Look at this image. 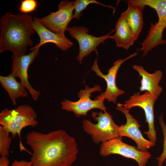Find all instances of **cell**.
<instances>
[{
  "label": "cell",
  "mask_w": 166,
  "mask_h": 166,
  "mask_svg": "<svg viewBox=\"0 0 166 166\" xmlns=\"http://www.w3.org/2000/svg\"><path fill=\"white\" fill-rule=\"evenodd\" d=\"M26 140L33 151V166H71L77 159L76 140L63 130L46 133L32 131L27 133Z\"/></svg>",
  "instance_id": "cell-1"
},
{
  "label": "cell",
  "mask_w": 166,
  "mask_h": 166,
  "mask_svg": "<svg viewBox=\"0 0 166 166\" xmlns=\"http://www.w3.org/2000/svg\"><path fill=\"white\" fill-rule=\"evenodd\" d=\"M34 20L27 14H13L8 11L0 18V53L11 52L19 56L25 54L33 45L31 36L35 33L31 23Z\"/></svg>",
  "instance_id": "cell-2"
},
{
  "label": "cell",
  "mask_w": 166,
  "mask_h": 166,
  "mask_svg": "<svg viewBox=\"0 0 166 166\" xmlns=\"http://www.w3.org/2000/svg\"><path fill=\"white\" fill-rule=\"evenodd\" d=\"M38 115L33 108L30 105H22L16 109H9L6 108L0 113V124L7 132L12 134V137L15 138L18 135L20 138L21 151L29 152L23 146L21 138L23 128L28 126L34 128L38 124Z\"/></svg>",
  "instance_id": "cell-3"
},
{
  "label": "cell",
  "mask_w": 166,
  "mask_h": 166,
  "mask_svg": "<svg viewBox=\"0 0 166 166\" xmlns=\"http://www.w3.org/2000/svg\"><path fill=\"white\" fill-rule=\"evenodd\" d=\"M92 112L91 116L97 122L93 124L86 119L82 121L84 131L90 136L92 141L96 144L103 143L119 136L118 126L114 121L112 116L106 111Z\"/></svg>",
  "instance_id": "cell-4"
},
{
  "label": "cell",
  "mask_w": 166,
  "mask_h": 166,
  "mask_svg": "<svg viewBox=\"0 0 166 166\" xmlns=\"http://www.w3.org/2000/svg\"><path fill=\"white\" fill-rule=\"evenodd\" d=\"M95 91H101L100 86L98 85L93 88H89L85 85L84 89H81L78 93L79 100L75 102L65 99L61 101V108L64 110L72 112L77 117L87 116L88 112L94 109H97L103 112L106 111L107 108L104 102L105 97L101 95L94 100L90 98L91 94Z\"/></svg>",
  "instance_id": "cell-5"
},
{
  "label": "cell",
  "mask_w": 166,
  "mask_h": 166,
  "mask_svg": "<svg viewBox=\"0 0 166 166\" xmlns=\"http://www.w3.org/2000/svg\"><path fill=\"white\" fill-rule=\"evenodd\" d=\"M158 97L151 93L145 92L140 94V92H135L129 99L120 105L126 109H129L135 107H139L144 110L145 116V122L148 127V130L144 131L149 140L155 143L156 139V132L154 126V107L155 101Z\"/></svg>",
  "instance_id": "cell-6"
},
{
  "label": "cell",
  "mask_w": 166,
  "mask_h": 166,
  "mask_svg": "<svg viewBox=\"0 0 166 166\" xmlns=\"http://www.w3.org/2000/svg\"><path fill=\"white\" fill-rule=\"evenodd\" d=\"M99 152L101 156L104 157L115 154L133 159L139 166H146L151 156L148 151H141L136 147L124 143L122 141V137L120 136L102 143Z\"/></svg>",
  "instance_id": "cell-7"
},
{
  "label": "cell",
  "mask_w": 166,
  "mask_h": 166,
  "mask_svg": "<svg viewBox=\"0 0 166 166\" xmlns=\"http://www.w3.org/2000/svg\"><path fill=\"white\" fill-rule=\"evenodd\" d=\"M66 31L68 32L70 36L76 39L78 43L79 52L76 58L81 64L84 58L92 52H95L97 54V47L106 39L110 38V34L115 30H113L108 34L99 37L89 34L88 29L83 26L68 27Z\"/></svg>",
  "instance_id": "cell-8"
},
{
  "label": "cell",
  "mask_w": 166,
  "mask_h": 166,
  "mask_svg": "<svg viewBox=\"0 0 166 166\" xmlns=\"http://www.w3.org/2000/svg\"><path fill=\"white\" fill-rule=\"evenodd\" d=\"M58 10L42 18L36 19L45 27L56 34L65 35L70 22L74 18V2L63 0L59 3Z\"/></svg>",
  "instance_id": "cell-9"
},
{
  "label": "cell",
  "mask_w": 166,
  "mask_h": 166,
  "mask_svg": "<svg viewBox=\"0 0 166 166\" xmlns=\"http://www.w3.org/2000/svg\"><path fill=\"white\" fill-rule=\"evenodd\" d=\"M116 109L124 114L126 119L125 124L119 126L118 131L120 136H126L133 140L136 142L138 150L148 152V150L155 145L149 140L144 138L140 129V126L136 119L130 113L129 110L118 103Z\"/></svg>",
  "instance_id": "cell-10"
},
{
  "label": "cell",
  "mask_w": 166,
  "mask_h": 166,
  "mask_svg": "<svg viewBox=\"0 0 166 166\" xmlns=\"http://www.w3.org/2000/svg\"><path fill=\"white\" fill-rule=\"evenodd\" d=\"M137 54V53H134L125 58H120L116 61L113 63V66L108 70L107 74H104L101 72L98 65L97 58L95 59L91 69L97 75L105 81L107 84L106 89L105 92L101 93L100 95L108 101L115 104L118 97L125 93L124 90L120 89L117 86V74L119 68L124 61Z\"/></svg>",
  "instance_id": "cell-11"
},
{
  "label": "cell",
  "mask_w": 166,
  "mask_h": 166,
  "mask_svg": "<svg viewBox=\"0 0 166 166\" xmlns=\"http://www.w3.org/2000/svg\"><path fill=\"white\" fill-rule=\"evenodd\" d=\"M40 48L33 49L30 53L19 56H12V66L11 74L15 77H18L20 82L26 88L32 98L35 100L38 99L41 92L34 89L28 80V69L30 65L38 55Z\"/></svg>",
  "instance_id": "cell-12"
},
{
  "label": "cell",
  "mask_w": 166,
  "mask_h": 166,
  "mask_svg": "<svg viewBox=\"0 0 166 166\" xmlns=\"http://www.w3.org/2000/svg\"><path fill=\"white\" fill-rule=\"evenodd\" d=\"M33 29L40 38L39 44L31 48L30 50L37 48H40L44 44L51 43L55 44L57 48L65 51L72 47L73 42L65 35L53 33L44 26L34 17L31 23Z\"/></svg>",
  "instance_id": "cell-13"
},
{
  "label": "cell",
  "mask_w": 166,
  "mask_h": 166,
  "mask_svg": "<svg viewBox=\"0 0 166 166\" xmlns=\"http://www.w3.org/2000/svg\"><path fill=\"white\" fill-rule=\"evenodd\" d=\"M132 67L142 77L139 88L140 92H147L158 97L163 91L162 88L159 85L163 77L162 72L157 70L151 73L147 72L142 65H135Z\"/></svg>",
  "instance_id": "cell-14"
},
{
  "label": "cell",
  "mask_w": 166,
  "mask_h": 166,
  "mask_svg": "<svg viewBox=\"0 0 166 166\" xmlns=\"http://www.w3.org/2000/svg\"><path fill=\"white\" fill-rule=\"evenodd\" d=\"M126 2L128 3V8L121 15L128 22L137 39L143 26L142 12L145 6L135 3L132 0Z\"/></svg>",
  "instance_id": "cell-15"
},
{
  "label": "cell",
  "mask_w": 166,
  "mask_h": 166,
  "mask_svg": "<svg viewBox=\"0 0 166 166\" xmlns=\"http://www.w3.org/2000/svg\"><path fill=\"white\" fill-rule=\"evenodd\" d=\"M115 30V34L111 36L110 38L114 40L118 47L128 49L136 40L129 25L122 15L116 23Z\"/></svg>",
  "instance_id": "cell-16"
},
{
  "label": "cell",
  "mask_w": 166,
  "mask_h": 166,
  "mask_svg": "<svg viewBox=\"0 0 166 166\" xmlns=\"http://www.w3.org/2000/svg\"><path fill=\"white\" fill-rule=\"evenodd\" d=\"M0 83L7 92L14 105H16L18 98L26 97L28 96L26 88L21 82L18 81L11 73L6 76H0Z\"/></svg>",
  "instance_id": "cell-17"
},
{
  "label": "cell",
  "mask_w": 166,
  "mask_h": 166,
  "mask_svg": "<svg viewBox=\"0 0 166 166\" xmlns=\"http://www.w3.org/2000/svg\"><path fill=\"white\" fill-rule=\"evenodd\" d=\"M12 140L11 137L9 136V133L0 125V155L1 156H9Z\"/></svg>",
  "instance_id": "cell-18"
},
{
  "label": "cell",
  "mask_w": 166,
  "mask_h": 166,
  "mask_svg": "<svg viewBox=\"0 0 166 166\" xmlns=\"http://www.w3.org/2000/svg\"><path fill=\"white\" fill-rule=\"evenodd\" d=\"M137 3L147 6L154 9L156 13L166 16V0H133Z\"/></svg>",
  "instance_id": "cell-19"
},
{
  "label": "cell",
  "mask_w": 166,
  "mask_h": 166,
  "mask_svg": "<svg viewBox=\"0 0 166 166\" xmlns=\"http://www.w3.org/2000/svg\"><path fill=\"white\" fill-rule=\"evenodd\" d=\"M74 2V18L77 20L80 19L82 16L81 14L82 11L85 10L87 6L91 4H96L113 9V7L107 6L95 0H76Z\"/></svg>",
  "instance_id": "cell-20"
},
{
  "label": "cell",
  "mask_w": 166,
  "mask_h": 166,
  "mask_svg": "<svg viewBox=\"0 0 166 166\" xmlns=\"http://www.w3.org/2000/svg\"><path fill=\"white\" fill-rule=\"evenodd\" d=\"M159 119L164 136L163 150L160 155L156 159L158 162L157 166H163V163L166 159V124L163 120V113L160 115Z\"/></svg>",
  "instance_id": "cell-21"
},
{
  "label": "cell",
  "mask_w": 166,
  "mask_h": 166,
  "mask_svg": "<svg viewBox=\"0 0 166 166\" xmlns=\"http://www.w3.org/2000/svg\"><path fill=\"white\" fill-rule=\"evenodd\" d=\"M18 7V10L22 14L32 12L36 10L38 2L36 0H22Z\"/></svg>",
  "instance_id": "cell-22"
},
{
  "label": "cell",
  "mask_w": 166,
  "mask_h": 166,
  "mask_svg": "<svg viewBox=\"0 0 166 166\" xmlns=\"http://www.w3.org/2000/svg\"><path fill=\"white\" fill-rule=\"evenodd\" d=\"M12 166H33L31 162L24 160H14L11 163Z\"/></svg>",
  "instance_id": "cell-23"
},
{
  "label": "cell",
  "mask_w": 166,
  "mask_h": 166,
  "mask_svg": "<svg viewBox=\"0 0 166 166\" xmlns=\"http://www.w3.org/2000/svg\"><path fill=\"white\" fill-rule=\"evenodd\" d=\"M10 161L8 157L1 156L0 157V166H12L9 165Z\"/></svg>",
  "instance_id": "cell-24"
},
{
  "label": "cell",
  "mask_w": 166,
  "mask_h": 166,
  "mask_svg": "<svg viewBox=\"0 0 166 166\" xmlns=\"http://www.w3.org/2000/svg\"><path fill=\"white\" fill-rule=\"evenodd\" d=\"M165 163L166 164V159H165Z\"/></svg>",
  "instance_id": "cell-25"
}]
</instances>
